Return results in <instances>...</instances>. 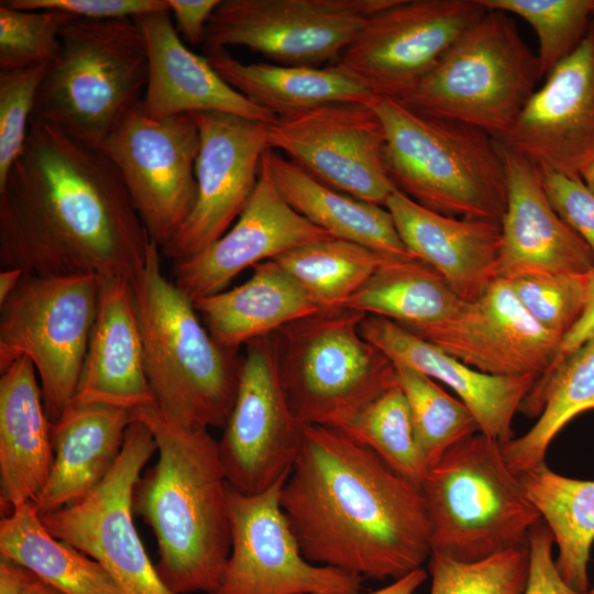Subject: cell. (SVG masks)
I'll use <instances>...</instances> for the list:
<instances>
[{"label":"cell","mask_w":594,"mask_h":594,"mask_svg":"<svg viewBox=\"0 0 594 594\" xmlns=\"http://www.w3.org/2000/svg\"><path fill=\"white\" fill-rule=\"evenodd\" d=\"M101 277L24 275L0 305V372L25 358L54 422L72 403L95 324Z\"/></svg>","instance_id":"10"},{"label":"cell","mask_w":594,"mask_h":594,"mask_svg":"<svg viewBox=\"0 0 594 594\" xmlns=\"http://www.w3.org/2000/svg\"><path fill=\"white\" fill-rule=\"evenodd\" d=\"M205 54L232 88L276 118L329 103L367 102L374 96L340 64L312 67L243 63L227 48Z\"/></svg>","instance_id":"30"},{"label":"cell","mask_w":594,"mask_h":594,"mask_svg":"<svg viewBox=\"0 0 594 594\" xmlns=\"http://www.w3.org/2000/svg\"><path fill=\"white\" fill-rule=\"evenodd\" d=\"M594 409V337L539 377L520 406L536 424L521 437L502 444L509 468L517 474L543 463L550 443L576 416Z\"/></svg>","instance_id":"32"},{"label":"cell","mask_w":594,"mask_h":594,"mask_svg":"<svg viewBox=\"0 0 594 594\" xmlns=\"http://www.w3.org/2000/svg\"><path fill=\"white\" fill-rule=\"evenodd\" d=\"M24 272L20 268H3L0 272V305L3 304L16 289Z\"/></svg>","instance_id":"51"},{"label":"cell","mask_w":594,"mask_h":594,"mask_svg":"<svg viewBox=\"0 0 594 594\" xmlns=\"http://www.w3.org/2000/svg\"><path fill=\"white\" fill-rule=\"evenodd\" d=\"M366 103L382 122L384 162L396 189L441 215L501 224L506 180L491 134L395 99L373 96Z\"/></svg>","instance_id":"5"},{"label":"cell","mask_w":594,"mask_h":594,"mask_svg":"<svg viewBox=\"0 0 594 594\" xmlns=\"http://www.w3.org/2000/svg\"><path fill=\"white\" fill-rule=\"evenodd\" d=\"M287 477L256 494L227 483L231 550L211 594H360L364 579L310 562L280 506Z\"/></svg>","instance_id":"14"},{"label":"cell","mask_w":594,"mask_h":594,"mask_svg":"<svg viewBox=\"0 0 594 594\" xmlns=\"http://www.w3.org/2000/svg\"><path fill=\"white\" fill-rule=\"evenodd\" d=\"M594 337V268L588 272L587 294L583 312L570 330V332L562 339L557 355L543 374L550 373L556 369L563 360L570 354L576 351L581 345L587 342ZM542 375V376H543Z\"/></svg>","instance_id":"48"},{"label":"cell","mask_w":594,"mask_h":594,"mask_svg":"<svg viewBox=\"0 0 594 594\" xmlns=\"http://www.w3.org/2000/svg\"><path fill=\"white\" fill-rule=\"evenodd\" d=\"M132 411L70 403L52 422L54 461L34 503L41 516L69 505L97 486L116 464Z\"/></svg>","instance_id":"28"},{"label":"cell","mask_w":594,"mask_h":594,"mask_svg":"<svg viewBox=\"0 0 594 594\" xmlns=\"http://www.w3.org/2000/svg\"><path fill=\"white\" fill-rule=\"evenodd\" d=\"M32 572L23 565L1 558L0 561V594H20Z\"/></svg>","instance_id":"49"},{"label":"cell","mask_w":594,"mask_h":594,"mask_svg":"<svg viewBox=\"0 0 594 594\" xmlns=\"http://www.w3.org/2000/svg\"><path fill=\"white\" fill-rule=\"evenodd\" d=\"M590 594H594V587L592 590L588 591Z\"/></svg>","instance_id":"54"},{"label":"cell","mask_w":594,"mask_h":594,"mask_svg":"<svg viewBox=\"0 0 594 594\" xmlns=\"http://www.w3.org/2000/svg\"><path fill=\"white\" fill-rule=\"evenodd\" d=\"M75 16L53 10L29 11L0 2V70L50 64L63 28Z\"/></svg>","instance_id":"42"},{"label":"cell","mask_w":594,"mask_h":594,"mask_svg":"<svg viewBox=\"0 0 594 594\" xmlns=\"http://www.w3.org/2000/svg\"><path fill=\"white\" fill-rule=\"evenodd\" d=\"M409 331L464 364L498 376L539 378L552 364L561 343L527 311L502 278L475 300L464 301L450 317Z\"/></svg>","instance_id":"19"},{"label":"cell","mask_w":594,"mask_h":594,"mask_svg":"<svg viewBox=\"0 0 594 594\" xmlns=\"http://www.w3.org/2000/svg\"><path fill=\"white\" fill-rule=\"evenodd\" d=\"M54 461L52 422L33 364L25 358L1 371L0 482L4 516L35 503Z\"/></svg>","instance_id":"27"},{"label":"cell","mask_w":594,"mask_h":594,"mask_svg":"<svg viewBox=\"0 0 594 594\" xmlns=\"http://www.w3.org/2000/svg\"><path fill=\"white\" fill-rule=\"evenodd\" d=\"M280 506L315 564L394 581L432 552L420 487L336 428L305 427Z\"/></svg>","instance_id":"2"},{"label":"cell","mask_w":594,"mask_h":594,"mask_svg":"<svg viewBox=\"0 0 594 594\" xmlns=\"http://www.w3.org/2000/svg\"><path fill=\"white\" fill-rule=\"evenodd\" d=\"M267 134L270 148L328 187L384 207L396 190L384 162L382 122L366 102L329 103L277 117Z\"/></svg>","instance_id":"17"},{"label":"cell","mask_w":594,"mask_h":594,"mask_svg":"<svg viewBox=\"0 0 594 594\" xmlns=\"http://www.w3.org/2000/svg\"><path fill=\"white\" fill-rule=\"evenodd\" d=\"M263 163L287 204L332 238L395 257H414L386 207L326 186L272 148L264 153Z\"/></svg>","instance_id":"31"},{"label":"cell","mask_w":594,"mask_h":594,"mask_svg":"<svg viewBox=\"0 0 594 594\" xmlns=\"http://www.w3.org/2000/svg\"><path fill=\"white\" fill-rule=\"evenodd\" d=\"M367 246L330 238L289 250L274 261L321 309L345 302L389 258Z\"/></svg>","instance_id":"36"},{"label":"cell","mask_w":594,"mask_h":594,"mask_svg":"<svg viewBox=\"0 0 594 594\" xmlns=\"http://www.w3.org/2000/svg\"><path fill=\"white\" fill-rule=\"evenodd\" d=\"M365 316L321 309L273 333L280 382L302 426L341 429L396 384L394 363L361 333Z\"/></svg>","instance_id":"8"},{"label":"cell","mask_w":594,"mask_h":594,"mask_svg":"<svg viewBox=\"0 0 594 594\" xmlns=\"http://www.w3.org/2000/svg\"><path fill=\"white\" fill-rule=\"evenodd\" d=\"M332 238L292 208L263 163L254 193L232 227L200 253L173 262V283L193 301L226 289L248 267Z\"/></svg>","instance_id":"21"},{"label":"cell","mask_w":594,"mask_h":594,"mask_svg":"<svg viewBox=\"0 0 594 594\" xmlns=\"http://www.w3.org/2000/svg\"><path fill=\"white\" fill-rule=\"evenodd\" d=\"M463 302L426 263L414 257H392L343 307L414 330L442 321Z\"/></svg>","instance_id":"35"},{"label":"cell","mask_w":594,"mask_h":594,"mask_svg":"<svg viewBox=\"0 0 594 594\" xmlns=\"http://www.w3.org/2000/svg\"><path fill=\"white\" fill-rule=\"evenodd\" d=\"M245 345L235 399L218 450L227 483L241 493L256 494L288 476L305 426L284 392L273 333Z\"/></svg>","instance_id":"16"},{"label":"cell","mask_w":594,"mask_h":594,"mask_svg":"<svg viewBox=\"0 0 594 594\" xmlns=\"http://www.w3.org/2000/svg\"><path fill=\"white\" fill-rule=\"evenodd\" d=\"M529 564V542L475 562L431 552L430 594H524Z\"/></svg>","instance_id":"40"},{"label":"cell","mask_w":594,"mask_h":594,"mask_svg":"<svg viewBox=\"0 0 594 594\" xmlns=\"http://www.w3.org/2000/svg\"><path fill=\"white\" fill-rule=\"evenodd\" d=\"M20 594H64L54 586L50 585L33 572Z\"/></svg>","instance_id":"52"},{"label":"cell","mask_w":594,"mask_h":594,"mask_svg":"<svg viewBox=\"0 0 594 594\" xmlns=\"http://www.w3.org/2000/svg\"><path fill=\"white\" fill-rule=\"evenodd\" d=\"M540 167L581 175L594 162V19L578 48L496 139Z\"/></svg>","instance_id":"20"},{"label":"cell","mask_w":594,"mask_h":594,"mask_svg":"<svg viewBox=\"0 0 594 594\" xmlns=\"http://www.w3.org/2000/svg\"><path fill=\"white\" fill-rule=\"evenodd\" d=\"M132 419L150 429L158 453L133 495L134 512L157 541L156 571L174 594H211L231 550L218 441L207 428L182 425L156 405L133 410Z\"/></svg>","instance_id":"3"},{"label":"cell","mask_w":594,"mask_h":594,"mask_svg":"<svg viewBox=\"0 0 594 594\" xmlns=\"http://www.w3.org/2000/svg\"><path fill=\"white\" fill-rule=\"evenodd\" d=\"M541 80L538 55L506 12L487 10L402 102L505 135Z\"/></svg>","instance_id":"9"},{"label":"cell","mask_w":594,"mask_h":594,"mask_svg":"<svg viewBox=\"0 0 594 594\" xmlns=\"http://www.w3.org/2000/svg\"><path fill=\"white\" fill-rule=\"evenodd\" d=\"M530 564L524 594H590L571 587L560 575L552 554L553 536L541 519L529 532Z\"/></svg>","instance_id":"46"},{"label":"cell","mask_w":594,"mask_h":594,"mask_svg":"<svg viewBox=\"0 0 594 594\" xmlns=\"http://www.w3.org/2000/svg\"><path fill=\"white\" fill-rule=\"evenodd\" d=\"M151 239L111 160L31 119L0 188V265L24 275L133 282Z\"/></svg>","instance_id":"1"},{"label":"cell","mask_w":594,"mask_h":594,"mask_svg":"<svg viewBox=\"0 0 594 594\" xmlns=\"http://www.w3.org/2000/svg\"><path fill=\"white\" fill-rule=\"evenodd\" d=\"M243 284L194 302L212 338L237 349L321 310L274 260L256 264Z\"/></svg>","instance_id":"29"},{"label":"cell","mask_w":594,"mask_h":594,"mask_svg":"<svg viewBox=\"0 0 594 594\" xmlns=\"http://www.w3.org/2000/svg\"><path fill=\"white\" fill-rule=\"evenodd\" d=\"M147 78L146 42L133 19L75 18L62 30L31 119L100 148Z\"/></svg>","instance_id":"7"},{"label":"cell","mask_w":594,"mask_h":594,"mask_svg":"<svg viewBox=\"0 0 594 594\" xmlns=\"http://www.w3.org/2000/svg\"><path fill=\"white\" fill-rule=\"evenodd\" d=\"M394 365L419 446L431 468L457 443L480 432L479 425L469 408L438 382L407 365Z\"/></svg>","instance_id":"38"},{"label":"cell","mask_w":594,"mask_h":594,"mask_svg":"<svg viewBox=\"0 0 594 594\" xmlns=\"http://www.w3.org/2000/svg\"><path fill=\"white\" fill-rule=\"evenodd\" d=\"M396 0H220L205 53L243 46L287 66L338 64L366 22Z\"/></svg>","instance_id":"11"},{"label":"cell","mask_w":594,"mask_h":594,"mask_svg":"<svg viewBox=\"0 0 594 594\" xmlns=\"http://www.w3.org/2000/svg\"><path fill=\"white\" fill-rule=\"evenodd\" d=\"M132 288L156 406L185 426L223 428L242 366L238 350L212 338L193 300L164 275L152 240Z\"/></svg>","instance_id":"4"},{"label":"cell","mask_w":594,"mask_h":594,"mask_svg":"<svg viewBox=\"0 0 594 594\" xmlns=\"http://www.w3.org/2000/svg\"><path fill=\"white\" fill-rule=\"evenodd\" d=\"M220 0H166L183 38L198 45L204 42L207 24Z\"/></svg>","instance_id":"47"},{"label":"cell","mask_w":594,"mask_h":594,"mask_svg":"<svg viewBox=\"0 0 594 594\" xmlns=\"http://www.w3.org/2000/svg\"><path fill=\"white\" fill-rule=\"evenodd\" d=\"M0 553L64 594H128L99 562L51 535L33 503L2 517Z\"/></svg>","instance_id":"33"},{"label":"cell","mask_w":594,"mask_h":594,"mask_svg":"<svg viewBox=\"0 0 594 594\" xmlns=\"http://www.w3.org/2000/svg\"><path fill=\"white\" fill-rule=\"evenodd\" d=\"M200 135L191 113L148 117L141 100L116 123L100 150L118 168L152 241L163 248L197 197Z\"/></svg>","instance_id":"12"},{"label":"cell","mask_w":594,"mask_h":594,"mask_svg":"<svg viewBox=\"0 0 594 594\" xmlns=\"http://www.w3.org/2000/svg\"><path fill=\"white\" fill-rule=\"evenodd\" d=\"M427 576L428 574L422 568L416 569L406 575L394 580L388 585L365 594H415L418 587L426 581Z\"/></svg>","instance_id":"50"},{"label":"cell","mask_w":594,"mask_h":594,"mask_svg":"<svg viewBox=\"0 0 594 594\" xmlns=\"http://www.w3.org/2000/svg\"><path fill=\"white\" fill-rule=\"evenodd\" d=\"M487 10L516 14L528 22L539 41L541 79L571 55L594 19V0H479Z\"/></svg>","instance_id":"39"},{"label":"cell","mask_w":594,"mask_h":594,"mask_svg":"<svg viewBox=\"0 0 594 594\" xmlns=\"http://www.w3.org/2000/svg\"><path fill=\"white\" fill-rule=\"evenodd\" d=\"M360 330L393 363L407 365L448 386L472 413L481 433L502 444L514 439L513 419L538 376L480 372L386 318L365 316Z\"/></svg>","instance_id":"23"},{"label":"cell","mask_w":594,"mask_h":594,"mask_svg":"<svg viewBox=\"0 0 594 594\" xmlns=\"http://www.w3.org/2000/svg\"><path fill=\"white\" fill-rule=\"evenodd\" d=\"M200 135L197 197L176 234L161 248L173 262L222 237L249 204L268 146V123L221 112L191 113Z\"/></svg>","instance_id":"18"},{"label":"cell","mask_w":594,"mask_h":594,"mask_svg":"<svg viewBox=\"0 0 594 594\" xmlns=\"http://www.w3.org/2000/svg\"><path fill=\"white\" fill-rule=\"evenodd\" d=\"M72 403L130 411L156 405L128 279L101 278L97 316Z\"/></svg>","instance_id":"26"},{"label":"cell","mask_w":594,"mask_h":594,"mask_svg":"<svg viewBox=\"0 0 594 594\" xmlns=\"http://www.w3.org/2000/svg\"><path fill=\"white\" fill-rule=\"evenodd\" d=\"M584 183L594 191V162L585 167L581 175Z\"/></svg>","instance_id":"53"},{"label":"cell","mask_w":594,"mask_h":594,"mask_svg":"<svg viewBox=\"0 0 594 594\" xmlns=\"http://www.w3.org/2000/svg\"><path fill=\"white\" fill-rule=\"evenodd\" d=\"M133 20L147 47L148 78L141 102L148 117L221 112L267 123L276 119L232 88L206 56L185 46L169 10L141 14Z\"/></svg>","instance_id":"24"},{"label":"cell","mask_w":594,"mask_h":594,"mask_svg":"<svg viewBox=\"0 0 594 594\" xmlns=\"http://www.w3.org/2000/svg\"><path fill=\"white\" fill-rule=\"evenodd\" d=\"M546 195L560 218L585 242L594 256V191L580 175L541 167Z\"/></svg>","instance_id":"44"},{"label":"cell","mask_w":594,"mask_h":594,"mask_svg":"<svg viewBox=\"0 0 594 594\" xmlns=\"http://www.w3.org/2000/svg\"><path fill=\"white\" fill-rule=\"evenodd\" d=\"M420 491L432 552L475 562L528 543L541 520L502 443L477 432L429 468Z\"/></svg>","instance_id":"6"},{"label":"cell","mask_w":594,"mask_h":594,"mask_svg":"<svg viewBox=\"0 0 594 594\" xmlns=\"http://www.w3.org/2000/svg\"><path fill=\"white\" fill-rule=\"evenodd\" d=\"M385 207L408 252L435 270L462 300H475L498 278L501 224L441 215L398 189Z\"/></svg>","instance_id":"25"},{"label":"cell","mask_w":594,"mask_h":594,"mask_svg":"<svg viewBox=\"0 0 594 594\" xmlns=\"http://www.w3.org/2000/svg\"><path fill=\"white\" fill-rule=\"evenodd\" d=\"M48 64L0 70V188L20 155Z\"/></svg>","instance_id":"43"},{"label":"cell","mask_w":594,"mask_h":594,"mask_svg":"<svg viewBox=\"0 0 594 594\" xmlns=\"http://www.w3.org/2000/svg\"><path fill=\"white\" fill-rule=\"evenodd\" d=\"M19 10H53L85 20L133 19L138 15L168 10L166 0H2Z\"/></svg>","instance_id":"45"},{"label":"cell","mask_w":594,"mask_h":594,"mask_svg":"<svg viewBox=\"0 0 594 594\" xmlns=\"http://www.w3.org/2000/svg\"><path fill=\"white\" fill-rule=\"evenodd\" d=\"M155 451L150 429L133 420L107 476L80 499L41 516L51 535L99 562L128 594H174L162 582L133 520L134 488Z\"/></svg>","instance_id":"13"},{"label":"cell","mask_w":594,"mask_h":594,"mask_svg":"<svg viewBox=\"0 0 594 594\" xmlns=\"http://www.w3.org/2000/svg\"><path fill=\"white\" fill-rule=\"evenodd\" d=\"M593 9H594V3H593Z\"/></svg>","instance_id":"55"},{"label":"cell","mask_w":594,"mask_h":594,"mask_svg":"<svg viewBox=\"0 0 594 594\" xmlns=\"http://www.w3.org/2000/svg\"><path fill=\"white\" fill-rule=\"evenodd\" d=\"M339 430L372 450L393 471L420 487L429 468L407 400L397 382Z\"/></svg>","instance_id":"37"},{"label":"cell","mask_w":594,"mask_h":594,"mask_svg":"<svg viewBox=\"0 0 594 594\" xmlns=\"http://www.w3.org/2000/svg\"><path fill=\"white\" fill-rule=\"evenodd\" d=\"M496 145L506 180L498 278L592 271L594 256L551 206L541 167L498 140Z\"/></svg>","instance_id":"22"},{"label":"cell","mask_w":594,"mask_h":594,"mask_svg":"<svg viewBox=\"0 0 594 594\" xmlns=\"http://www.w3.org/2000/svg\"><path fill=\"white\" fill-rule=\"evenodd\" d=\"M506 280L527 311L561 341L583 312L588 272L525 274Z\"/></svg>","instance_id":"41"},{"label":"cell","mask_w":594,"mask_h":594,"mask_svg":"<svg viewBox=\"0 0 594 594\" xmlns=\"http://www.w3.org/2000/svg\"><path fill=\"white\" fill-rule=\"evenodd\" d=\"M486 11L479 0H396L366 22L338 64L374 96L403 101Z\"/></svg>","instance_id":"15"},{"label":"cell","mask_w":594,"mask_h":594,"mask_svg":"<svg viewBox=\"0 0 594 594\" xmlns=\"http://www.w3.org/2000/svg\"><path fill=\"white\" fill-rule=\"evenodd\" d=\"M525 494L550 529L558 547L556 566L579 592H588L594 542V481L561 475L546 463L518 474Z\"/></svg>","instance_id":"34"}]
</instances>
